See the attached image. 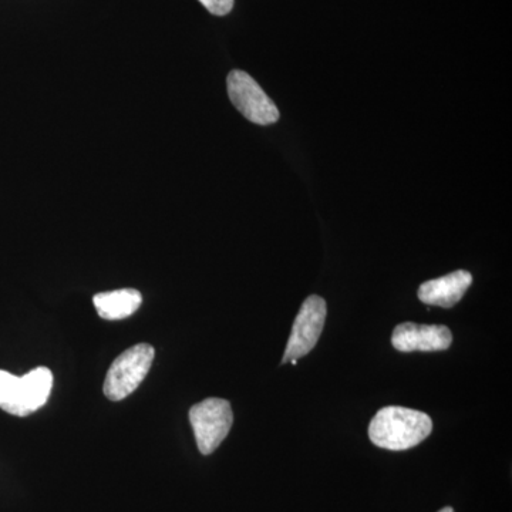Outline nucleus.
Listing matches in <instances>:
<instances>
[{"mask_svg":"<svg viewBox=\"0 0 512 512\" xmlns=\"http://www.w3.org/2000/svg\"><path fill=\"white\" fill-rule=\"evenodd\" d=\"M433 431L429 414L406 407H383L369 424V439L386 450L403 451L419 446Z\"/></svg>","mask_w":512,"mask_h":512,"instance_id":"1","label":"nucleus"},{"mask_svg":"<svg viewBox=\"0 0 512 512\" xmlns=\"http://www.w3.org/2000/svg\"><path fill=\"white\" fill-rule=\"evenodd\" d=\"M52 386L53 375L47 367L22 377L0 370V409L13 416H29L45 406Z\"/></svg>","mask_w":512,"mask_h":512,"instance_id":"2","label":"nucleus"},{"mask_svg":"<svg viewBox=\"0 0 512 512\" xmlns=\"http://www.w3.org/2000/svg\"><path fill=\"white\" fill-rule=\"evenodd\" d=\"M156 350L148 343H140L121 353L104 380L103 392L107 399L120 402L130 396L143 383L151 365H153Z\"/></svg>","mask_w":512,"mask_h":512,"instance_id":"3","label":"nucleus"},{"mask_svg":"<svg viewBox=\"0 0 512 512\" xmlns=\"http://www.w3.org/2000/svg\"><path fill=\"white\" fill-rule=\"evenodd\" d=\"M190 423L198 450L204 456H210L220 447L234 423L231 404L217 397L205 399L204 402L191 407Z\"/></svg>","mask_w":512,"mask_h":512,"instance_id":"4","label":"nucleus"},{"mask_svg":"<svg viewBox=\"0 0 512 512\" xmlns=\"http://www.w3.org/2000/svg\"><path fill=\"white\" fill-rule=\"evenodd\" d=\"M228 96L245 119L259 126H269L279 120L278 107L262 87L242 70H232L227 79Z\"/></svg>","mask_w":512,"mask_h":512,"instance_id":"5","label":"nucleus"},{"mask_svg":"<svg viewBox=\"0 0 512 512\" xmlns=\"http://www.w3.org/2000/svg\"><path fill=\"white\" fill-rule=\"evenodd\" d=\"M326 313L328 308H326L325 299L318 295H311L302 303L301 311L293 323L282 363L301 359L311 353L322 335Z\"/></svg>","mask_w":512,"mask_h":512,"instance_id":"6","label":"nucleus"},{"mask_svg":"<svg viewBox=\"0 0 512 512\" xmlns=\"http://www.w3.org/2000/svg\"><path fill=\"white\" fill-rule=\"evenodd\" d=\"M453 343V333L444 325H417L407 322L393 330L392 345L399 352H440Z\"/></svg>","mask_w":512,"mask_h":512,"instance_id":"7","label":"nucleus"},{"mask_svg":"<svg viewBox=\"0 0 512 512\" xmlns=\"http://www.w3.org/2000/svg\"><path fill=\"white\" fill-rule=\"evenodd\" d=\"M473 284V275L467 271L451 272L441 278L424 282L419 288V299L430 306L450 309L463 299L464 293Z\"/></svg>","mask_w":512,"mask_h":512,"instance_id":"8","label":"nucleus"},{"mask_svg":"<svg viewBox=\"0 0 512 512\" xmlns=\"http://www.w3.org/2000/svg\"><path fill=\"white\" fill-rule=\"evenodd\" d=\"M143 296L136 289L97 293L93 298L100 318L107 320L126 319L140 308Z\"/></svg>","mask_w":512,"mask_h":512,"instance_id":"9","label":"nucleus"},{"mask_svg":"<svg viewBox=\"0 0 512 512\" xmlns=\"http://www.w3.org/2000/svg\"><path fill=\"white\" fill-rule=\"evenodd\" d=\"M204 8L215 16H225L234 8L235 0H200Z\"/></svg>","mask_w":512,"mask_h":512,"instance_id":"10","label":"nucleus"},{"mask_svg":"<svg viewBox=\"0 0 512 512\" xmlns=\"http://www.w3.org/2000/svg\"><path fill=\"white\" fill-rule=\"evenodd\" d=\"M439 512H454V510L451 507H446V508H443V510H440Z\"/></svg>","mask_w":512,"mask_h":512,"instance_id":"11","label":"nucleus"}]
</instances>
